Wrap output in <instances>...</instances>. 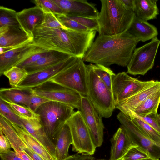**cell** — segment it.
Wrapping results in <instances>:
<instances>
[{"label": "cell", "mask_w": 160, "mask_h": 160, "mask_svg": "<svg viewBox=\"0 0 160 160\" xmlns=\"http://www.w3.org/2000/svg\"><path fill=\"white\" fill-rule=\"evenodd\" d=\"M156 81H142L131 77L125 72L112 78V89L115 105L153 84Z\"/></svg>", "instance_id": "30bf717a"}, {"label": "cell", "mask_w": 160, "mask_h": 160, "mask_svg": "<svg viewBox=\"0 0 160 160\" xmlns=\"http://www.w3.org/2000/svg\"><path fill=\"white\" fill-rule=\"evenodd\" d=\"M127 32L142 42L157 37L158 34L155 26L135 16Z\"/></svg>", "instance_id": "44dd1931"}, {"label": "cell", "mask_w": 160, "mask_h": 160, "mask_svg": "<svg viewBox=\"0 0 160 160\" xmlns=\"http://www.w3.org/2000/svg\"><path fill=\"white\" fill-rule=\"evenodd\" d=\"M96 31L80 32L70 29L37 26L33 43L50 50L63 52L83 59L94 42Z\"/></svg>", "instance_id": "6da1fadb"}, {"label": "cell", "mask_w": 160, "mask_h": 160, "mask_svg": "<svg viewBox=\"0 0 160 160\" xmlns=\"http://www.w3.org/2000/svg\"><path fill=\"white\" fill-rule=\"evenodd\" d=\"M135 116L148 124L160 134V119L158 113H151L143 117Z\"/></svg>", "instance_id": "60d3db41"}, {"label": "cell", "mask_w": 160, "mask_h": 160, "mask_svg": "<svg viewBox=\"0 0 160 160\" xmlns=\"http://www.w3.org/2000/svg\"><path fill=\"white\" fill-rule=\"evenodd\" d=\"M149 158L146 151L140 147L136 145L131 148L120 160H139Z\"/></svg>", "instance_id": "8d00e7d4"}, {"label": "cell", "mask_w": 160, "mask_h": 160, "mask_svg": "<svg viewBox=\"0 0 160 160\" xmlns=\"http://www.w3.org/2000/svg\"><path fill=\"white\" fill-rule=\"evenodd\" d=\"M157 0H135V16L147 21L156 18L159 14Z\"/></svg>", "instance_id": "484cf974"}, {"label": "cell", "mask_w": 160, "mask_h": 160, "mask_svg": "<svg viewBox=\"0 0 160 160\" xmlns=\"http://www.w3.org/2000/svg\"><path fill=\"white\" fill-rule=\"evenodd\" d=\"M28 75L24 68L17 66L12 67L3 74L8 78L9 84L13 88L17 87Z\"/></svg>", "instance_id": "f546056e"}, {"label": "cell", "mask_w": 160, "mask_h": 160, "mask_svg": "<svg viewBox=\"0 0 160 160\" xmlns=\"http://www.w3.org/2000/svg\"><path fill=\"white\" fill-rule=\"evenodd\" d=\"M17 18L22 29L33 37L35 27L43 22L44 14L40 8L35 6L17 12Z\"/></svg>", "instance_id": "d6986e66"}, {"label": "cell", "mask_w": 160, "mask_h": 160, "mask_svg": "<svg viewBox=\"0 0 160 160\" xmlns=\"http://www.w3.org/2000/svg\"><path fill=\"white\" fill-rule=\"evenodd\" d=\"M17 13L14 10L0 6V28L8 26L21 28L17 19Z\"/></svg>", "instance_id": "f1b7e54d"}, {"label": "cell", "mask_w": 160, "mask_h": 160, "mask_svg": "<svg viewBox=\"0 0 160 160\" xmlns=\"http://www.w3.org/2000/svg\"><path fill=\"white\" fill-rule=\"evenodd\" d=\"M72 139V150L78 153L93 155L96 148L92 140L89 131L81 111L78 110L66 122Z\"/></svg>", "instance_id": "52a82bcc"}, {"label": "cell", "mask_w": 160, "mask_h": 160, "mask_svg": "<svg viewBox=\"0 0 160 160\" xmlns=\"http://www.w3.org/2000/svg\"><path fill=\"white\" fill-rule=\"evenodd\" d=\"M72 143V139L70 128L65 123L56 138L55 160H62L69 156V148Z\"/></svg>", "instance_id": "cb8c5ba5"}, {"label": "cell", "mask_w": 160, "mask_h": 160, "mask_svg": "<svg viewBox=\"0 0 160 160\" xmlns=\"http://www.w3.org/2000/svg\"><path fill=\"white\" fill-rule=\"evenodd\" d=\"M67 104L50 101L40 106L35 112L48 136L55 144L57 135L75 111Z\"/></svg>", "instance_id": "277c9868"}, {"label": "cell", "mask_w": 160, "mask_h": 160, "mask_svg": "<svg viewBox=\"0 0 160 160\" xmlns=\"http://www.w3.org/2000/svg\"><path fill=\"white\" fill-rule=\"evenodd\" d=\"M0 130L6 137L15 152L22 150L26 144L10 122L1 116H0Z\"/></svg>", "instance_id": "83f0119b"}, {"label": "cell", "mask_w": 160, "mask_h": 160, "mask_svg": "<svg viewBox=\"0 0 160 160\" xmlns=\"http://www.w3.org/2000/svg\"><path fill=\"white\" fill-rule=\"evenodd\" d=\"M19 117L23 129H26L39 141L55 159V144L46 133L39 117L28 118Z\"/></svg>", "instance_id": "e0dca14e"}, {"label": "cell", "mask_w": 160, "mask_h": 160, "mask_svg": "<svg viewBox=\"0 0 160 160\" xmlns=\"http://www.w3.org/2000/svg\"><path fill=\"white\" fill-rule=\"evenodd\" d=\"M66 16L87 28L90 31L99 32V25L98 18L74 16Z\"/></svg>", "instance_id": "f35d334b"}, {"label": "cell", "mask_w": 160, "mask_h": 160, "mask_svg": "<svg viewBox=\"0 0 160 160\" xmlns=\"http://www.w3.org/2000/svg\"><path fill=\"white\" fill-rule=\"evenodd\" d=\"M117 118L135 145L146 151L150 158L157 159L160 158V143L147 137L129 116L120 111L117 115Z\"/></svg>", "instance_id": "8fae6325"}, {"label": "cell", "mask_w": 160, "mask_h": 160, "mask_svg": "<svg viewBox=\"0 0 160 160\" xmlns=\"http://www.w3.org/2000/svg\"><path fill=\"white\" fill-rule=\"evenodd\" d=\"M51 81L87 96V70L82 59L77 58L64 70L53 78Z\"/></svg>", "instance_id": "8992f818"}, {"label": "cell", "mask_w": 160, "mask_h": 160, "mask_svg": "<svg viewBox=\"0 0 160 160\" xmlns=\"http://www.w3.org/2000/svg\"><path fill=\"white\" fill-rule=\"evenodd\" d=\"M160 44V40L156 37L136 48L127 66V73L133 75H144L152 69Z\"/></svg>", "instance_id": "9c48e42d"}, {"label": "cell", "mask_w": 160, "mask_h": 160, "mask_svg": "<svg viewBox=\"0 0 160 160\" xmlns=\"http://www.w3.org/2000/svg\"><path fill=\"white\" fill-rule=\"evenodd\" d=\"M62 160H96L92 155L78 153L72 155H69Z\"/></svg>", "instance_id": "ee69618b"}, {"label": "cell", "mask_w": 160, "mask_h": 160, "mask_svg": "<svg viewBox=\"0 0 160 160\" xmlns=\"http://www.w3.org/2000/svg\"><path fill=\"white\" fill-rule=\"evenodd\" d=\"M124 5L127 8L134 10L135 0H121Z\"/></svg>", "instance_id": "7dc6e473"}, {"label": "cell", "mask_w": 160, "mask_h": 160, "mask_svg": "<svg viewBox=\"0 0 160 160\" xmlns=\"http://www.w3.org/2000/svg\"><path fill=\"white\" fill-rule=\"evenodd\" d=\"M66 16L98 18L99 12L95 4L87 0H53Z\"/></svg>", "instance_id": "5bb4252c"}, {"label": "cell", "mask_w": 160, "mask_h": 160, "mask_svg": "<svg viewBox=\"0 0 160 160\" xmlns=\"http://www.w3.org/2000/svg\"><path fill=\"white\" fill-rule=\"evenodd\" d=\"M32 2L43 12H51L55 15L63 14L61 9L53 0H35Z\"/></svg>", "instance_id": "d590c367"}, {"label": "cell", "mask_w": 160, "mask_h": 160, "mask_svg": "<svg viewBox=\"0 0 160 160\" xmlns=\"http://www.w3.org/2000/svg\"><path fill=\"white\" fill-rule=\"evenodd\" d=\"M10 122L22 140L30 149L41 156L45 160H55L42 144L26 129L20 127L14 123Z\"/></svg>", "instance_id": "603a6c76"}, {"label": "cell", "mask_w": 160, "mask_h": 160, "mask_svg": "<svg viewBox=\"0 0 160 160\" xmlns=\"http://www.w3.org/2000/svg\"><path fill=\"white\" fill-rule=\"evenodd\" d=\"M77 58L72 56L54 65L28 74L15 88L21 89H30L50 81L68 67Z\"/></svg>", "instance_id": "4fadbf2b"}, {"label": "cell", "mask_w": 160, "mask_h": 160, "mask_svg": "<svg viewBox=\"0 0 160 160\" xmlns=\"http://www.w3.org/2000/svg\"><path fill=\"white\" fill-rule=\"evenodd\" d=\"M143 133L149 138L158 143H160V134L140 118L134 115L129 116Z\"/></svg>", "instance_id": "1f68e13d"}, {"label": "cell", "mask_w": 160, "mask_h": 160, "mask_svg": "<svg viewBox=\"0 0 160 160\" xmlns=\"http://www.w3.org/2000/svg\"><path fill=\"white\" fill-rule=\"evenodd\" d=\"M11 148L9 142L0 130V153H4L11 151Z\"/></svg>", "instance_id": "7bdbcfd3"}, {"label": "cell", "mask_w": 160, "mask_h": 160, "mask_svg": "<svg viewBox=\"0 0 160 160\" xmlns=\"http://www.w3.org/2000/svg\"><path fill=\"white\" fill-rule=\"evenodd\" d=\"M105 160L104 159H99V160Z\"/></svg>", "instance_id": "816d5d0a"}, {"label": "cell", "mask_w": 160, "mask_h": 160, "mask_svg": "<svg viewBox=\"0 0 160 160\" xmlns=\"http://www.w3.org/2000/svg\"><path fill=\"white\" fill-rule=\"evenodd\" d=\"M72 56L61 52L50 50L36 62L24 68L28 74H32L57 64Z\"/></svg>", "instance_id": "7402d4cb"}, {"label": "cell", "mask_w": 160, "mask_h": 160, "mask_svg": "<svg viewBox=\"0 0 160 160\" xmlns=\"http://www.w3.org/2000/svg\"><path fill=\"white\" fill-rule=\"evenodd\" d=\"M2 100L7 103L19 117L26 118H39L38 114L26 106Z\"/></svg>", "instance_id": "e575fe53"}, {"label": "cell", "mask_w": 160, "mask_h": 160, "mask_svg": "<svg viewBox=\"0 0 160 160\" xmlns=\"http://www.w3.org/2000/svg\"><path fill=\"white\" fill-rule=\"evenodd\" d=\"M31 93V89L2 88L0 89V99L28 107Z\"/></svg>", "instance_id": "d4e9b609"}, {"label": "cell", "mask_w": 160, "mask_h": 160, "mask_svg": "<svg viewBox=\"0 0 160 160\" xmlns=\"http://www.w3.org/2000/svg\"><path fill=\"white\" fill-rule=\"evenodd\" d=\"M160 103V90L149 96L127 115L143 117L151 113H157Z\"/></svg>", "instance_id": "4316f807"}, {"label": "cell", "mask_w": 160, "mask_h": 160, "mask_svg": "<svg viewBox=\"0 0 160 160\" xmlns=\"http://www.w3.org/2000/svg\"><path fill=\"white\" fill-rule=\"evenodd\" d=\"M32 42L12 48L0 54V76L16 66L29 55L36 47Z\"/></svg>", "instance_id": "9a60e30c"}, {"label": "cell", "mask_w": 160, "mask_h": 160, "mask_svg": "<svg viewBox=\"0 0 160 160\" xmlns=\"http://www.w3.org/2000/svg\"><path fill=\"white\" fill-rule=\"evenodd\" d=\"M43 12L44 19L41 26L48 28L68 29L60 22L55 14L51 12Z\"/></svg>", "instance_id": "ab89813d"}, {"label": "cell", "mask_w": 160, "mask_h": 160, "mask_svg": "<svg viewBox=\"0 0 160 160\" xmlns=\"http://www.w3.org/2000/svg\"><path fill=\"white\" fill-rule=\"evenodd\" d=\"M139 160H159V159H155L153 158H148L146 159H140Z\"/></svg>", "instance_id": "681fc988"}, {"label": "cell", "mask_w": 160, "mask_h": 160, "mask_svg": "<svg viewBox=\"0 0 160 160\" xmlns=\"http://www.w3.org/2000/svg\"><path fill=\"white\" fill-rule=\"evenodd\" d=\"M79 110L94 146L96 148L101 146L103 141L104 124L102 118L87 96H82Z\"/></svg>", "instance_id": "7c38bea8"}, {"label": "cell", "mask_w": 160, "mask_h": 160, "mask_svg": "<svg viewBox=\"0 0 160 160\" xmlns=\"http://www.w3.org/2000/svg\"><path fill=\"white\" fill-rule=\"evenodd\" d=\"M38 95L51 101L67 104L80 110L82 95L78 92L49 81L33 88Z\"/></svg>", "instance_id": "ba28073f"}, {"label": "cell", "mask_w": 160, "mask_h": 160, "mask_svg": "<svg viewBox=\"0 0 160 160\" xmlns=\"http://www.w3.org/2000/svg\"><path fill=\"white\" fill-rule=\"evenodd\" d=\"M15 152L21 160H33L23 150H20Z\"/></svg>", "instance_id": "c3c4849f"}, {"label": "cell", "mask_w": 160, "mask_h": 160, "mask_svg": "<svg viewBox=\"0 0 160 160\" xmlns=\"http://www.w3.org/2000/svg\"><path fill=\"white\" fill-rule=\"evenodd\" d=\"M60 22L68 29L82 32L90 31L87 28L78 23L77 22L67 17L64 14L55 15Z\"/></svg>", "instance_id": "74e56055"}, {"label": "cell", "mask_w": 160, "mask_h": 160, "mask_svg": "<svg viewBox=\"0 0 160 160\" xmlns=\"http://www.w3.org/2000/svg\"><path fill=\"white\" fill-rule=\"evenodd\" d=\"M33 40V37L20 28L8 26L0 28V47L14 48Z\"/></svg>", "instance_id": "2e32d148"}, {"label": "cell", "mask_w": 160, "mask_h": 160, "mask_svg": "<svg viewBox=\"0 0 160 160\" xmlns=\"http://www.w3.org/2000/svg\"><path fill=\"white\" fill-rule=\"evenodd\" d=\"M109 160H120L135 145L130 136L122 127L119 128L111 139Z\"/></svg>", "instance_id": "ac0fdd59"}, {"label": "cell", "mask_w": 160, "mask_h": 160, "mask_svg": "<svg viewBox=\"0 0 160 160\" xmlns=\"http://www.w3.org/2000/svg\"><path fill=\"white\" fill-rule=\"evenodd\" d=\"M158 117L159 118V119H160V113L159 114H158Z\"/></svg>", "instance_id": "f907efd6"}, {"label": "cell", "mask_w": 160, "mask_h": 160, "mask_svg": "<svg viewBox=\"0 0 160 160\" xmlns=\"http://www.w3.org/2000/svg\"><path fill=\"white\" fill-rule=\"evenodd\" d=\"M49 51L50 50L36 46L29 55L16 66L24 68L36 62L41 58L45 56Z\"/></svg>", "instance_id": "d6a6232c"}, {"label": "cell", "mask_w": 160, "mask_h": 160, "mask_svg": "<svg viewBox=\"0 0 160 160\" xmlns=\"http://www.w3.org/2000/svg\"><path fill=\"white\" fill-rule=\"evenodd\" d=\"M160 90V81L156 80L153 84L116 104L115 108L128 115L149 96Z\"/></svg>", "instance_id": "ffe728a7"}, {"label": "cell", "mask_w": 160, "mask_h": 160, "mask_svg": "<svg viewBox=\"0 0 160 160\" xmlns=\"http://www.w3.org/2000/svg\"><path fill=\"white\" fill-rule=\"evenodd\" d=\"M86 67L87 96L101 118H109L115 108L112 92L95 73L91 63L86 65Z\"/></svg>", "instance_id": "5b68a950"}, {"label": "cell", "mask_w": 160, "mask_h": 160, "mask_svg": "<svg viewBox=\"0 0 160 160\" xmlns=\"http://www.w3.org/2000/svg\"><path fill=\"white\" fill-rule=\"evenodd\" d=\"M139 42L127 31L112 36L98 35L82 59L108 67L113 64L126 67Z\"/></svg>", "instance_id": "7a4b0ae2"}, {"label": "cell", "mask_w": 160, "mask_h": 160, "mask_svg": "<svg viewBox=\"0 0 160 160\" xmlns=\"http://www.w3.org/2000/svg\"><path fill=\"white\" fill-rule=\"evenodd\" d=\"M2 160H21L14 151L11 150L4 153H0Z\"/></svg>", "instance_id": "f6af8a7d"}, {"label": "cell", "mask_w": 160, "mask_h": 160, "mask_svg": "<svg viewBox=\"0 0 160 160\" xmlns=\"http://www.w3.org/2000/svg\"><path fill=\"white\" fill-rule=\"evenodd\" d=\"M0 115L10 122L23 128L19 116L15 113L7 103L0 99Z\"/></svg>", "instance_id": "836d02e7"}, {"label": "cell", "mask_w": 160, "mask_h": 160, "mask_svg": "<svg viewBox=\"0 0 160 160\" xmlns=\"http://www.w3.org/2000/svg\"><path fill=\"white\" fill-rule=\"evenodd\" d=\"M28 107L35 112L37 109L42 105L51 101L42 97L35 93L32 89Z\"/></svg>", "instance_id": "b9f144b4"}, {"label": "cell", "mask_w": 160, "mask_h": 160, "mask_svg": "<svg viewBox=\"0 0 160 160\" xmlns=\"http://www.w3.org/2000/svg\"><path fill=\"white\" fill-rule=\"evenodd\" d=\"M33 160H45L38 154L30 149L26 144L22 149Z\"/></svg>", "instance_id": "bcb514c9"}, {"label": "cell", "mask_w": 160, "mask_h": 160, "mask_svg": "<svg viewBox=\"0 0 160 160\" xmlns=\"http://www.w3.org/2000/svg\"><path fill=\"white\" fill-rule=\"evenodd\" d=\"M91 65L96 74L112 92V80L115 73L108 67L98 64Z\"/></svg>", "instance_id": "4dcf8cb0"}, {"label": "cell", "mask_w": 160, "mask_h": 160, "mask_svg": "<svg viewBox=\"0 0 160 160\" xmlns=\"http://www.w3.org/2000/svg\"><path fill=\"white\" fill-rule=\"evenodd\" d=\"M98 18L99 35L112 36L128 31L135 17L134 10L126 8L121 0H101Z\"/></svg>", "instance_id": "3957f363"}]
</instances>
